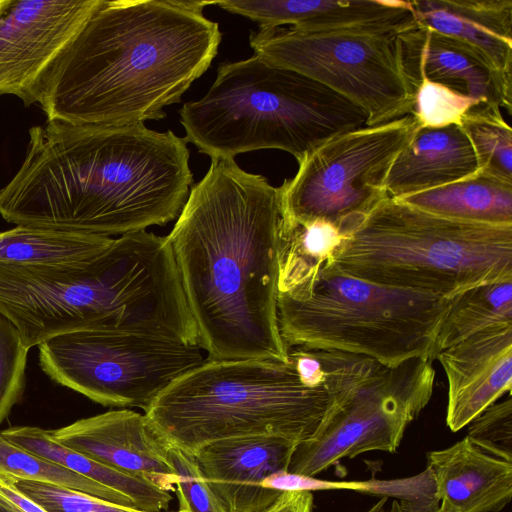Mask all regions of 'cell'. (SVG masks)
Instances as JSON below:
<instances>
[{"mask_svg":"<svg viewBox=\"0 0 512 512\" xmlns=\"http://www.w3.org/2000/svg\"><path fill=\"white\" fill-rule=\"evenodd\" d=\"M468 439L481 451L512 462L511 395L483 410L469 424Z\"/></svg>","mask_w":512,"mask_h":512,"instance_id":"cell-32","label":"cell"},{"mask_svg":"<svg viewBox=\"0 0 512 512\" xmlns=\"http://www.w3.org/2000/svg\"><path fill=\"white\" fill-rule=\"evenodd\" d=\"M0 313L30 349L82 330L173 339L186 322L188 307L166 237L143 230L113 239L82 261L0 264Z\"/></svg>","mask_w":512,"mask_h":512,"instance_id":"cell-5","label":"cell"},{"mask_svg":"<svg viewBox=\"0 0 512 512\" xmlns=\"http://www.w3.org/2000/svg\"><path fill=\"white\" fill-rule=\"evenodd\" d=\"M28 350L18 329L0 313V425L23 394Z\"/></svg>","mask_w":512,"mask_h":512,"instance_id":"cell-31","label":"cell"},{"mask_svg":"<svg viewBox=\"0 0 512 512\" xmlns=\"http://www.w3.org/2000/svg\"><path fill=\"white\" fill-rule=\"evenodd\" d=\"M20 493L47 512H142L64 487L0 472Z\"/></svg>","mask_w":512,"mask_h":512,"instance_id":"cell-30","label":"cell"},{"mask_svg":"<svg viewBox=\"0 0 512 512\" xmlns=\"http://www.w3.org/2000/svg\"><path fill=\"white\" fill-rule=\"evenodd\" d=\"M168 457L177 476L178 512H222L205 483L195 455L170 445Z\"/></svg>","mask_w":512,"mask_h":512,"instance_id":"cell-33","label":"cell"},{"mask_svg":"<svg viewBox=\"0 0 512 512\" xmlns=\"http://www.w3.org/2000/svg\"><path fill=\"white\" fill-rule=\"evenodd\" d=\"M280 188L211 159L167 236L209 359L288 361L277 310Z\"/></svg>","mask_w":512,"mask_h":512,"instance_id":"cell-2","label":"cell"},{"mask_svg":"<svg viewBox=\"0 0 512 512\" xmlns=\"http://www.w3.org/2000/svg\"><path fill=\"white\" fill-rule=\"evenodd\" d=\"M414 105L412 116L419 127L460 125L463 115L476 100L459 94L441 84L421 78L413 84Z\"/></svg>","mask_w":512,"mask_h":512,"instance_id":"cell-29","label":"cell"},{"mask_svg":"<svg viewBox=\"0 0 512 512\" xmlns=\"http://www.w3.org/2000/svg\"><path fill=\"white\" fill-rule=\"evenodd\" d=\"M0 472L14 477L50 483L75 490L115 505L136 509L135 503L111 488L66 467L21 449L0 434Z\"/></svg>","mask_w":512,"mask_h":512,"instance_id":"cell-27","label":"cell"},{"mask_svg":"<svg viewBox=\"0 0 512 512\" xmlns=\"http://www.w3.org/2000/svg\"><path fill=\"white\" fill-rule=\"evenodd\" d=\"M311 491H284L279 498L261 512H313Z\"/></svg>","mask_w":512,"mask_h":512,"instance_id":"cell-34","label":"cell"},{"mask_svg":"<svg viewBox=\"0 0 512 512\" xmlns=\"http://www.w3.org/2000/svg\"><path fill=\"white\" fill-rule=\"evenodd\" d=\"M448 381L446 423L467 426L512 388V326L476 333L440 351L436 358Z\"/></svg>","mask_w":512,"mask_h":512,"instance_id":"cell-17","label":"cell"},{"mask_svg":"<svg viewBox=\"0 0 512 512\" xmlns=\"http://www.w3.org/2000/svg\"><path fill=\"white\" fill-rule=\"evenodd\" d=\"M419 125L412 115L335 136L301 163L280 188L282 219L321 220L345 237L384 198L385 181L397 155Z\"/></svg>","mask_w":512,"mask_h":512,"instance_id":"cell-10","label":"cell"},{"mask_svg":"<svg viewBox=\"0 0 512 512\" xmlns=\"http://www.w3.org/2000/svg\"><path fill=\"white\" fill-rule=\"evenodd\" d=\"M478 163V172L512 183V129L500 108L477 104L461 118Z\"/></svg>","mask_w":512,"mask_h":512,"instance_id":"cell-28","label":"cell"},{"mask_svg":"<svg viewBox=\"0 0 512 512\" xmlns=\"http://www.w3.org/2000/svg\"><path fill=\"white\" fill-rule=\"evenodd\" d=\"M114 238L45 227L16 225L0 232V264L60 265L91 258Z\"/></svg>","mask_w":512,"mask_h":512,"instance_id":"cell-24","label":"cell"},{"mask_svg":"<svg viewBox=\"0 0 512 512\" xmlns=\"http://www.w3.org/2000/svg\"><path fill=\"white\" fill-rule=\"evenodd\" d=\"M448 307V298L358 279L333 261L307 283L277 294L279 330L288 350H336L387 366L434 360Z\"/></svg>","mask_w":512,"mask_h":512,"instance_id":"cell-8","label":"cell"},{"mask_svg":"<svg viewBox=\"0 0 512 512\" xmlns=\"http://www.w3.org/2000/svg\"><path fill=\"white\" fill-rule=\"evenodd\" d=\"M179 115L187 142L211 159L279 149L298 164L368 121L363 109L329 87L256 55L219 65L208 92L184 103Z\"/></svg>","mask_w":512,"mask_h":512,"instance_id":"cell-6","label":"cell"},{"mask_svg":"<svg viewBox=\"0 0 512 512\" xmlns=\"http://www.w3.org/2000/svg\"><path fill=\"white\" fill-rule=\"evenodd\" d=\"M214 1L100 0L42 73L29 105L47 120L126 125L160 120L209 68L222 34Z\"/></svg>","mask_w":512,"mask_h":512,"instance_id":"cell-3","label":"cell"},{"mask_svg":"<svg viewBox=\"0 0 512 512\" xmlns=\"http://www.w3.org/2000/svg\"><path fill=\"white\" fill-rule=\"evenodd\" d=\"M214 4L249 18L259 29L289 24L308 32L400 33L416 25L410 1L404 0H225Z\"/></svg>","mask_w":512,"mask_h":512,"instance_id":"cell-18","label":"cell"},{"mask_svg":"<svg viewBox=\"0 0 512 512\" xmlns=\"http://www.w3.org/2000/svg\"><path fill=\"white\" fill-rule=\"evenodd\" d=\"M50 434L60 444L111 469L175 491L170 444L144 414L112 410L50 430Z\"/></svg>","mask_w":512,"mask_h":512,"instance_id":"cell-14","label":"cell"},{"mask_svg":"<svg viewBox=\"0 0 512 512\" xmlns=\"http://www.w3.org/2000/svg\"><path fill=\"white\" fill-rule=\"evenodd\" d=\"M437 512H499L511 500L512 462L489 455L464 437L427 453Z\"/></svg>","mask_w":512,"mask_h":512,"instance_id":"cell-19","label":"cell"},{"mask_svg":"<svg viewBox=\"0 0 512 512\" xmlns=\"http://www.w3.org/2000/svg\"><path fill=\"white\" fill-rule=\"evenodd\" d=\"M478 173L474 149L460 127H418L388 172V197L401 198L463 180Z\"/></svg>","mask_w":512,"mask_h":512,"instance_id":"cell-21","label":"cell"},{"mask_svg":"<svg viewBox=\"0 0 512 512\" xmlns=\"http://www.w3.org/2000/svg\"><path fill=\"white\" fill-rule=\"evenodd\" d=\"M297 444L275 435L243 436L210 442L194 455L222 512H261L283 493L265 484L288 471Z\"/></svg>","mask_w":512,"mask_h":512,"instance_id":"cell-15","label":"cell"},{"mask_svg":"<svg viewBox=\"0 0 512 512\" xmlns=\"http://www.w3.org/2000/svg\"><path fill=\"white\" fill-rule=\"evenodd\" d=\"M100 0H0V95L26 106L46 68Z\"/></svg>","mask_w":512,"mask_h":512,"instance_id":"cell-13","label":"cell"},{"mask_svg":"<svg viewBox=\"0 0 512 512\" xmlns=\"http://www.w3.org/2000/svg\"><path fill=\"white\" fill-rule=\"evenodd\" d=\"M254 55L304 74L363 109L366 126L411 115L414 93L402 68L398 33L363 30L258 29Z\"/></svg>","mask_w":512,"mask_h":512,"instance_id":"cell-9","label":"cell"},{"mask_svg":"<svg viewBox=\"0 0 512 512\" xmlns=\"http://www.w3.org/2000/svg\"><path fill=\"white\" fill-rule=\"evenodd\" d=\"M334 225L315 220H281L278 245L277 294L293 291L313 279L333 257L343 241Z\"/></svg>","mask_w":512,"mask_h":512,"instance_id":"cell-25","label":"cell"},{"mask_svg":"<svg viewBox=\"0 0 512 512\" xmlns=\"http://www.w3.org/2000/svg\"><path fill=\"white\" fill-rule=\"evenodd\" d=\"M13 445L60 464L130 498L142 512L167 510L172 496L144 480L111 469L57 442L45 430L33 426H14L0 431Z\"/></svg>","mask_w":512,"mask_h":512,"instance_id":"cell-22","label":"cell"},{"mask_svg":"<svg viewBox=\"0 0 512 512\" xmlns=\"http://www.w3.org/2000/svg\"><path fill=\"white\" fill-rule=\"evenodd\" d=\"M415 22L475 50L512 77V0H412Z\"/></svg>","mask_w":512,"mask_h":512,"instance_id":"cell-20","label":"cell"},{"mask_svg":"<svg viewBox=\"0 0 512 512\" xmlns=\"http://www.w3.org/2000/svg\"><path fill=\"white\" fill-rule=\"evenodd\" d=\"M193 182L185 137L144 123L29 129L26 156L0 188L9 223L86 234L124 235L179 216Z\"/></svg>","mask_w":512,"mask_h":512,"instance_id":"cell-1","label":"cell"},{"mask_svg":"<svg viewBox=\"0 0 512 512\" xmlns=\"http://www.w3.org/2000/svg\"><path fill=\"white\" fill-rule=\"evenodd\" d=\"M0 494L13 502L24 512H47L36 503L20 493L6 478L0 474Z\"/></svg>","mask_w":512,"mask_h":512,"instance_id":"cell-35","label":"cell"},{"mask_svg":"<svg viewBox=\"0 0 512 512\" xmlns=\"http://www.w3.org/2000/svg\"><path fill=\"white\" fill-rule=\"evenodd\" d=\"M512 326V280L465 290L449 299L436 354L464 339L493 328Z\"/></svg>","mask_w":512,"mask_h":512,"instance_id":"cell-26","label":"cell"},{"mask_svg":"<svg viewBox=\"0 0 512 512\" xmlns=\"http://www.w3.org/2000/svg\"><path fill=\"white\" fill-rule=\"evenodd\" d=\"M432 358L395 366L376 363L343 394L316 434L295 447L288 471L313 477L343 458L369 451L395 452L408 425L429 403L435 381Z\"/></svg>","mask_w":512,"mask_h":512,"instance_id":"cell-12","label":"cell"},{"mask_svg":"<svg viewBox=\"0 0 512 512\" xmlns=\"http://www.w3.org/2000/svg\"><path fill=\"white\" fill-rule=\"evenodd\" d=\"M333 262L358 279L450 299L512 280V225L443 217L387 196L343 238Z\"/></svg>","mask_w":512,"mask_h":512,"instance_id":"cell-7","label":"cell"},{"mask_svg":"<svg viewBox=\"0 0 512 512\" xmlns=\"http://www.w3.org/2000/svg\"><path fill=\"white\" fill-rule=\"evenodd\" d=\"M397 200L452 219L512 225V183L480 172Z\"/></svg>","mask_w":512,"mask_h":512,"instance_id":"cell-23","label":"cell"},{"mask_svg":"<svg viewBox=\"0 0 512 512\" xmlns=\"http://www.w3.org/2000/svg\"><path fill=\"white\" fill-rule=\"evenodd\" d=\"M55 382L111 407L143 410L171 383L204 362L197 345L153 335L82 330L38 345Z\"/></svg>","mask_w":512,"mask_h":512,"instance_id":"cell-11","label":"cell"},{"mask_svg":"<svg viewBox=\"0 0 512 512\" xmlns=\"http://www.w3.org/2000/svg\"><path fill=\"white\" fill-rule=\"evenodd\" d=\"M375 361L336 350L292 347L288 361L214 360L186 372L145 408L172 446L191 454L221 439L275 435L311 439L339 398Z\"/></svg>","mask_w":512,"mask_h":512,"instance_id":"cell-4","label":"cell"},{"mask_svg":"<svg viewBox=\"0 0 512 512\" xmlns=\"http://www.w3.org/2000/svg\"><path fill=\"white\" fill-rule=\"evenodd\" d=\"M398 47L412 90L424 78L511 114L512 77L495 71L466 44L416 24L398 33Z\"/></svg>","mask_w":512,"mask_h":512,"instance_id":"cell-16","label":"cell"}]
</instances>
